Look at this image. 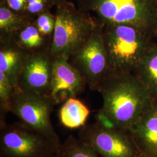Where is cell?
Segmentation results:
<instances>
[{"mask_svg": "<svg viewBox=\"0 0 157 157\" xmlns=\"http://www.w3.org/2000/svg\"><path fill=\"white\" fill-rule=\"evenodd\" d=\"M63 157H99V155L89 144L73 135L67 137L61 147Z\"/></svg>", "mask_w": 157, "mask_h": 157, "instance_id": "cell-17", "label": "cell"}, {"mask_svg": "<svg viewBox=\"0 0 157 157\" xmlns=\"http://www.w3.org/2000/svg\"><path fill=\"white\" fill-rule=\"evenodd\" d=\"M129 132L141 157H157V100Z\"/></svg>", "mask_w": 157, "mask_h": 157, "instance_id": "cell-11", "label": "cell"}, {"mask_svg": "<svg viewBox=\"0 0 157 157\" xmlns=\"http://www.w3.org/2000/svg\"><path fill=\"white\" fill-rule=\"evenodd\" d=\"M52 65L50 50L28 54L19 77L17 89L50 95Z\"/></svg>", "mask_w": 157, "mask_h": 157, "instance_id": "cell-9", "label": "cell"}, {"mask_svg": "<svg viewBox=\"0 0 157 157\" xmlns=\"http://www.w3.org/2000/svg\"><path fill=\"white\" fill-rule=\"evenodd\" d=\"M28 55L12 40L1 41L0 72L8 78L15 90L18 87L19 77Z\"/></svg>", "mask_w": 157, "mask_h": 157, "instance_id": "cell-12", "label": "cell"}, {"mask_svg": "<svg viewBox=\"0 0 157 157\" xmlns=\"http://www.w3.org/2000/svg\"><path fill=\"white\" fill-rule=\"evenodd\" d=\"M154 8H155V27L154 30V37L157 39V0H154Z\"/></svg>", "mask_w": 157, "mask_h": 157, "instance_id": "cell-22", "label": "cell"}, {"mask_svg": "<svg viewBox=\"0 0 157 157\" xmlns=\"http://www.w3.org/2000/svg\"><path fill=\"white\" fill-rule=\"evenodd\" d=\"M61 144L20 122L0 124V157H52Z\"/></svg>", "mask_w": 157, "mask_h": 157, "instance_id": "cell-5", "label": "cell"}, {"mask_svg": "<svg viewBox=\"0 0 157 157\" xmlns=\"http://www.w3.org/2000/svg\"><path fill=\"white\" fill-rule=\"evenodd\" d=\"M34 21L23 14L12 11L4 0L0 3V39L1 41L11 40L13 34L26 23Z\"/></svg>", "mask_w": 157, "mask_h": 157, "instance_id": "cell-16", "label": "cell"}, {"mask_svg": "<svg viewBox=\"0 0 157 157\" xmlns=\"http://www.w3.org/2000/svg\"><path fill=\"white\" fill-rule=\"evenodd\" d=\"M52 1H53V2H54L55 5L56 6V5H58V4H60V3H62V2H65V1H67V0H52Z\"/></svg>", "mask_w": 157, "mask_h": 157, "instance_id": "cell-23", "label": "cell"}, {"mask_svg": "<svg viewBox=\"0 0 157 157\" xmlns=\"http://www.w3.org/2000/svg\"><path fill=\"white\" fill-rule=\"evenodd\" d=\"M54 6L56 5L52 0H27L23 15L34 20L39 14L50 10Z\"/></svg>", "mask_w": 157, "mask_h": 157, "instance_id": "cell-20", "label": "cell"}, {"mask_svg": "<svg viewBox=\"0 0 157 157\" xmlns=\"http://www.w3.org/2000/svg\"><path fill=\"white\" fill-rule=\"evenodd\" d=\"M90 110L82 101L72 97L65 101L59 111V119L67 128L76 129L86 125Z\"/></svg>", "mask_w": 157, "mask_h": 157, "instance_id": "cell-14", "label": "cell"}, {"mask_svg": "<svg viewBox=\"0 0 157 157\" xmlns=\"http://www.w3.org/2000/svg\"><path fill=\"white\" fill-rule=\"evenodd\" d=\"M78 138L101 157H141L130 132L95 121L81 128Z\"/></svg>", "mask_w": 157, "mask_h": 157, "instance_id": "cell-7", "label": "cell"}, {"mask_svg": "<svg viewBox=\"0 0 157 157\" xmlns=\"http://www.w3.org/2000/svg\"><path fill=\"white\" fill-rule=\"evenodd\" d=\"M63 157L62 156V154L61 153V151L59 152L58 154H56V155H55L54 157Z\"/></svg>", "mask_w": 157, "mask_h": 157, "instance_id": "cell-24", "label": "cell"}, {"mask_svg": "<svg viewBox=\"0 0 157 157\" xmlns=\"http://www.w3.org/2000/svg\"><path fill=\"white\" fill-rule=\"evenodd\" d=\"M98 91L103 104L96 121L128 131L156 100L138 76L130 72L109 73Z\"/></svg>", "mask_w": 157, "mask_h": 157, "instance_id": "cell-1", "label": "cell"}, {"mask_svg": "<svg viewBox=\"0 0 157 157\" xmlns=\"http://www.w3.org/2000/svg\"><path fill=\"white\" fill-rule=\"evenodd\" d=\"M69 61L81 73L90 89L98 91L109 73L102 26L94 29L84 44Z\"/></svg>", "mask_w": 157, "mask_h": 157, "instance_id": "cell-8", "label": "cell"}, {"mask_svg": "<svg viewBox=\"0 0 157 157\" xmlns=\"http://www.w3.org/2000/svg\"><path fill=\"white\" fill-rule=\"evenodd\" d=\"M134 73L140 78L155 100H157V42L148 51Z\"/></svg>", "mask_w": 157, "mask_h": 157, "instance_id": "cell-15", "label": "cell"}, {"mask_svg": "<svg viewBox=\"0 0 157 157\" xmlns=\"http://www.w3.org/2000/svg\"><path fill=\"white\" fill-rule=\"evenodd\" d=\"M109 73L134 72L155 42L152 34L129 25L102 26Z\"/></svg>", "mask_w": 157, "mask_h": 157, "instance_id": "cell-2", "label": "cell"}, {"mask_svg": "<svg viewBox=\"0 0 157 157\" xmlns=\"http://www.w3.org/2000/svg\"><path fill=\"white\" fill-rule=\"evenodd\" d=\"M15 89L6 75L0 72V124L6 122V117L10 112L12 97Z\"/></svg>", "mask_w": 157, "mask_h": 157, "instance_id": "cell-18", "label": "cell"}, {"mask_svg": "<svg viewBox=\"0 0 157 157\" xmlns=\"http://www.w3.org/2000/svg\"><path fill=\"white\" fill-rule=\"evenodd\" d=\"M78 10L99 26L129 25L154 35L155 22L154 0H76Z\"/></svg>", "mask_w": 157, "mask_h": 157, "instance_id": "cell-3", "label": "cell"}, {"mask_svg": "<svg viewBox=\"0 0 157 157\" xmlns=\"http://www.w3.org/2000/svg\"><path fill=\"white\" fill-rule=\"evenodd\" d=\"M6 2V5L11 9L12 11L16 12L18 13L23 14L27 0H4Z\"/></svg>", "mask_w": 157, "mask_h": 157, "instance_id": "cell-21", "label": "cell"}, {"mask_svg": "<svg viewBox=\"0 0 157 157\" xmlns=\"http://www.w3.org/2000/svg\"><path fill=\"white\" fill-rule=\"evenodd\" d=\"M34 22L40 33L52 39L56 26L55 14H52L50 10L43 12L35 18Z\"/></svg>", "mask_w": 157, "mask_h": 157, "instance_id": "cell-19", "label": "cell"}, {"mask_svg": "<svg viewBox=\"0 0 157 157\" xmlns=\"http://www.w3.org/2000/svg\"><path fill=\"white\" fill-rule=\"evenodd\" d=\"M56 6V26L50 53L53 58L65 57L69 59L99 25L71 2L67 1Z\"/></svg>", "mask_w": 157, "mask_h": 157, "instance_id": "cell-4", "label": "cell"}, {"mask_svg": "<svg viewBox=\"0 0 157 157\" xmlns=\"http://www.w3.org/2000/svg\"><path fill=\"white\" fill-rule=\"evenodd\" d=\"M56 105L50 95L17 89L12 97L10 112L29 128L60 141L51 119Z\"/></svg>", "mask_w": 157, "mask_h": 157, "instance_id": "cell-6", "label": "cell"}, {"mask_svg": "<svg viewBox=\"0 0 157 157\" xmlns=\"http://www.w3.org/2000/svg\"><path fill=\"white\" fill-rule=\"evenodd\" d=\"M34 21L26 23L12 37L11 40L28 54L50 50L52 41L40 33Z\"/></svg>", "mask_w": 157, "mask_h": 157, "instance_id": "cell-13", "label": "cell"}, {"mask_svg": "<svg viewBox=\"0 0 157 157\" xmlns=\"http://www.w3.org/2000/svg\"><path fill=\"white\" fill-rule=\"evenodd\" d=\"M78 70L65 57L53 58L50 95L56 105L82 93L86 85Z\"/></svg>", "mask_w": 157, "mask_h": 157, "instance_id": "cell-10", "label": "cell"}]
</instances>
